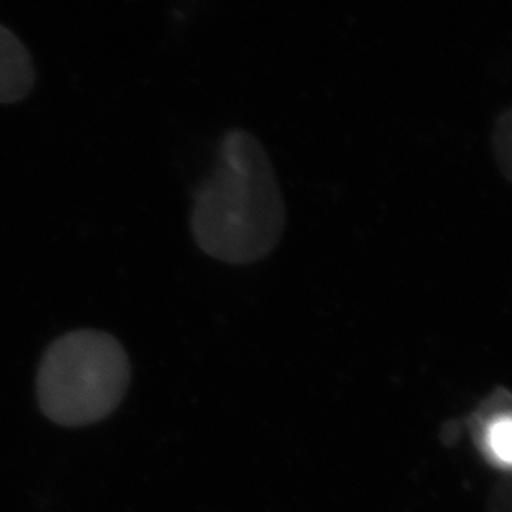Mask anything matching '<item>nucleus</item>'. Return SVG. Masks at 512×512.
<instances>
[{
  "label": "nucleus",
  "mask_w": 512,
  "mask_h": 512,
  "mask_svg": "<svg viewBox=\"0 0 512 512\" xmlns=\"http://www.w3.org/2000/svg\"><path fill=\"white\" fill-rule=\"evenodd\" d=\"M285 222L265 147L245 128L223 133L215 167L193 195L190 228L198 248L228 265H250L278 247Z\"/></svg>",
  "instance_id": "1"
},
{
  "label": "nucleus",
  "mask_w": 512,
  "mask_h": 512,
  "mask_svg": "<svg viewBox=\"0 0 512 512\" xmlns=\"http://www.w3.org/2000/svg\"><path fill=\"white\" fill-rule=\"evenodd\" d=\"M130 378L132 365L115 336L99 330L70 331L42 355L35 376L37 403L52 423L90 426L119 408Z\"/></svg>",
  "instance_id": "2"
},
{
  "label": "nucleus",
  "mask_w": 512,
  "mask_h": 512,
  "mask_svg": "<svg viewBox=\"0 0 512 512\" xmlns=\"http://www.w3.org/2000/svg\"><path fill=\"white\" fill-rule=\"evenodd\" d=\"M34 84L32 55L12 30L0 24V104L22 102Z\"/></svg>",
  "instance_id": "3"
},
{
  "label": "nucleus",
  "mask_w": 512,
  "mask_h": 512,
  "mask_svg": "<svg viewBox=\"0 0 512 512\" xmlns=\"http://www.w3.org/2000/svg\"><path fill=\"white\" fill-rule=\"evenodd\" d=\"M483 444L494 463L512 468V414H499L486 424Z\"/></svg>",
  "instance_id": "4"
},
{
  "label": "nucleus",
  "mask_w": 512,
  "mask_h": 512,
  "mask_svg": "<svg viewBox=\"0 0 512 512\" xmlns=\"http://www.w3.org/2000/svg\"><path fill=\"white\" fill-rule=\"evenodd\" d=\"M493 145L501 172L512 182V107L499 115L494 127Z\"/></svg>",
  "instance_id": "5"
},
{
  "label": "nucleus",
  "mask_w": 512,
  "mask_h": 512,
  "mask_svg": "<svg viewBox=\"0 0 512 512\" xmlns=\"http://www.w3.org/2000/svg\"><path fill=\"white\" fill-rule=\"evenodd\" d=\"M486 512H512V479H506L493 489Z\"/></svg>",
  "instance_id": "6"
}]
</instances>
